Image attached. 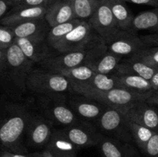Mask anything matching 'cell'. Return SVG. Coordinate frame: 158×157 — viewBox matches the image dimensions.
I'll return each mask as SVG.
<instances>
[{
	"label": "cell",
	"instance_id": "ffe728a7",
	"mask_svg": "<svg viewBox=\"0 0 158 157\" xmlns=\"http://www.w3.org/2000/svg\"><path fill=\"white\" fill-rule=\"evenodd\" d=\"M45 18L51 28L74 19L71 0H59L49 5Z\"/></svg>",
	"mask_w": 158,
	"mask_h": 157
},
{
	"label": "cell",
	"instance_id": "4fadbf2b",
	"mask_svg": "<svg viewBox=\"0 0 158 157\" xmlns=\"http://www.w3.org/2000/svg\"><path fill=\"white\" fill-rule=\"evenodd\" d=\"M89 23L104 41L120 29L106 0H100Z\"/></svg>",
	"mask_w": 158,
	"mask_h": 157
},
{
	"label": "cell",
	"instance_id": "8d00e7d4",
	"mask_svg": "<svg viewBox=\"0 0 158 157\" xmlns=\"http://www.w3.org/2000/svg\"><path fill=\"white\" fill-rule=\"evenodd\" d=\"M13 7V0H0V21Z\"/></svg>",
	"mask_w": 158,
	"mask_h": 157
},
{
	"label": "cell",
	"instance_id": "d6a6232c",
	"mask_svg": "<svg viewBox=\"0 0 158 157\" xmlns=\"http://www.w3.org/2000/svg\"><path fill=\"white\" fill-rule=\"evenodd\" d=\"M143 153L148 157H158V132H156L148 142Z\"/></svg>",
	"mask_w": 158,
	"mask_h": 157
},
{
	"label": "cell",
	"instance_id": "5bb4252c",
	"mask_svg": "<svg viewBox=\"0 0 158 157\" xmlns=\"http://www.w3.org/2000/svg\"><path fill=\"white\" fill-rule=\"evenodd\" d=\"M14 42L29 59L38 66L56 52L46 38H15Z\"/></svg>",
	"mask_w": 158,
	"mask_h": 157
},
{
	"label": "cell",
	"instance_id": "7402d4cb",
	"mask_svg": "<svg viewBox=\"0 0 158 157\" xmlns=\"http://www.w3.org/2000/svg\"><path fill=\"white\" fill-rule=\"evenodd\" d=\"M157 69L134 57H130L121 60L114 74L137 75L151 80Z\"/></svg>",
	"mask_w": 158,
	"mask_h": 157
},
{
	"label": "cell",
	"instance_id": "e0dca14e",
	"mask_svg": "<svg viewBox=\"0 0 158 157\" xmlns=\"http://www.w3.org/2000/svg\"><path fill=\"white\" fill-rule=\"evenodd\" d=\"M48 6L12 7L0 21V24L14 26L30 20L45 18Z\"/></svg>",
	"mask_w": 158,
	"mask_h": 157
},
{
	"label": "cell",
	"instance_id": "74e56055",
	"mask_svg": "<svg viewBox=\"0 0 158 157\" xmlns=\"http://www.w3.org/2000/svg\"><path fill=\"white\" fill-rule=\"evenodd\" d=\"M127 2L134 3L137 5H145L154 7H158V0H125Z\"/></svg>",
	"mask_w": 158,
	"mask_h": 157
},
{
	"label": "cell",
	"instance_id": "ba28073f",
	"mask_svg": "<svg viewBox=\"0 0 158 157\" xmlns=\"http://www.w3.org/2000/svg\"><path fill=\"white\" fill-rule=\"evenodd\" d=\"M107 49L123 58H130L144 48L137 32L120 29L105 40Z\"/></svg>",
	"mask_w": 158,
	"mask_h": 157
},
{
	"label": "cell",
	"instance_id": "603a6c76",
	"mask_svg": "<svg viewBox=\"0 0 158 157\" xmlns=\"http://www.w3.org/2000/svg\"><path fill=\"white\" fill-rule=\"evenodd\" d=\"M72 92H80L82 91H99L105 92L117 87V82L114 78V74L95 73V75L89 80L83 84L71 85Z\"/></svg>",
	"mask_w": 158,
	"mask_h": 157
},
{
	"label": "cell",
	"instance_id": "f546056e",
	"mask_svg": "<svg viewBox=\"0 0 158 157\" xmlns=\"http://www.w3.org/2000/svg\"><path fill=\"white\" fill-rule=\"evenodd\" d=\"M130 126H131V132H132L134 143L143 152L148 142L157 132H155L146 126L131 121H130Z\"/></svg>",
	"mask_w": 158,
	"mask_h": 157
},
{
	"label": "cell",
	"instance_id": "d590c367",
	"mask_svg": "<svg viewBox=\"0 0 158 157\" xmlns=\"http://www.w3.org/2000/svg\"><path fill=\"white\" fill-rule=\"evenodd\" d=\"M0 157H40V152L21 153V152H15L6 149L0 152Z\"/></svg>",
	"mask_w": 158,
	"mask_h": 157
},
{
	"label": "cell",
	"instance_id": "4316f807",
	"mask_svg": "<svg viewBox=\"0 0 158 157\" xmlns=\"http://www.w3.org/2000/svg\"><path fill=\"white\" fill-rule=\"evenodd\" d=\"M100 2V0H71L75 18L89 22Z\"/></svg>",
	"mask_w": 158,
	"mask_h": 157
},
{
	"label": "cell",
	"instance_id": "60d3db41",
	"mask_svg": "<svg viewBox=\"0 0 158 157\" xmlns=\"http://www.w3.org/2000/svg\"><path fill=\"white\" fill-rule=\"evenodd\" d=\"M6 49H2V48H0V66L2 64L3 61L5 59V57H6Z\"/></svg>",
	"mask_w": 158,
	"mask_h": 157
},
{
	"label": "cell",
	"instance_id": "6da1fadb",
	"mask_svg": "<svg viewBox=\"0 0 158 157\" xmlns=\"http://www.w3.org/2000/svg\"><path fill=\"white\" fill-rule=\"evenodd\" d=\"M35 109L34 99L16 101L0 95V144L6 149L27 153L26 132Z\"/></svg>",
	"mask_w": 158,
	"mask_h": 157
},
{
	"label": "cell",
	"instance_id": "277c9868",
	"mask_svg": "<svg viewBox=\"0 0 158 157\" xmlns=\"http://www.w3.org/2000/svg\"><path fill=\"white\" fill-rule=\"evenodd\" d=\"M104 40L99 35L83 49L67 52H55L50 57L45 59L39 66L49 71L60 73L62 71L85 65L94 55Z\"/></svg>",
	"mask_w": 158,
	"mask_h": 157
},
{
	"label": "cell",
	"instance_id": "7c38bea8",
	"mask_svg": "<svg viewBox=\"0 0 158 157\" xmlns=\"http://www.w3.org/2000/svg\"><path fill=\"white\" fill-rule=\"evenodd\" d=\"M97 35L98 34L93 29L89 22L81 21L54 46L53 49L57 52L80 50L86 47Z\"/></svg>",
	"mask_w": 158,
	"mask_h": 157
},
{
	"label": "cell",
	"instance_id": "d6986e66",
	"mask_svg": "<svg viewBox=\"0 0 158 157\" xmlns=\"http://www.w3.org/2000/svg\"><path fill=\"white\" fill-rule=\"evenodd\" d=\"M12 28L15 38H46L51 27L45 18L30 20Z\"/></svg>",
	"mask_w": 158,
	"mask_h": 157
},
{
	"label": "cell",
	"instance_id": "9c48e42d",
	"mask_svg": "<svg viewBox=\"0 0 158 157\" xmlns=\"http://www.w3.org/2000/svg\"><path fill=\"white\" fill-rule=\"evenodd\" d=\"M55 129L52 123L35 108L26 129L25 139L26 148H46Z\"/></svg>",
	"mask_w": 158,
	"mask_h": 157
},
{
	"label": "cell",
	"instance_id": "52a82bcc",
	"mask_svg": "<svg viewBox=\"0 0 158 157\" xmlns=\"http://www.w3.org/2000/svg\"><path fill=\"white\" fill-rule=\"evenodd\" d=\"M154 91V90H153ZM152 92V91H151ZM151 92L147 93L133 92L123 88H114L109 91H82L77 92L85 96L90 97L94 99L104 103L107 106L125 113L127 109L137 101H145Z\"/></svg>",
	"mask_w": 158,
	"mask_h": 157
},
{
	"label": "cell",
	"instance_id": "4dcf8cb0",
	"mask_svg": "<svg viewBox=\"0 0 158 157\" xmlns=\"http://www.w3.org/2000/svg\"><path fill=\"white\" fill-rule=\"evenodd\" d=\"M132 57L153 67L158 68V46L143 48Z\"/></svg>",
	"mask_w": 158,
	"mask_h": 157
},
{
	"label": "cell",
	"instance_id": "836d02e7",
	"mask_svg": "<svg viewBox=\"0 0 158 157\" xmlns=\"http://www.w3.org/2000/svg\"><path fill=\"white\" fill-rule=\"evenodd\" d=\"M46 0H13V7H34L48 6Z\"/></svg>",
	"mask_w": 158,
	"mask_h": 157
},
{
	"label": "cell",
	"instance_id": "e575fe53",
	"mask_svg": "<svg viewBox=\"0 0 158 157\" xmlns=\"http://www.w3.org/2000/svg\"><path fill=\"white\" fill-rule=\"evenodd\" d=\"M140 38L144 48L158 46V32H153L148 35H140Z\"/></svg>",
	"mask_w": 158,
	"mask_h": 157
},
{
	"label": "cell",
	"instance_id": "f1b7e54d",
	"mask_svg": "<svg viewBox=\"0 0 158 157\" xmlns=\"http://www.w3.org/2000/svg\"><path fill=\"white\" fill-rule=\"evenodd\" d=\"M81 21L82 20L74 18L71 21L67 22L57 25V26L51 28L49 33H48L47 37H46V40H47L49 46L53 49L54 46L62 38H64L65 35H67L70 31H72L77 25L80 24Z\"/></svg>",
	"mask_w": 158,
	"mask_h": 157
},
{
	"label": "cell",
	"instance_id": "44dd1931",
	"mask_svg": "<svg viewBox=\"0 0 158 157\" xmlns=\"http://www.w3.org/2000/svg\"><path fill=\"white\" fill-rule=\"evenodd\" d=\"M103 157H135L132 143H127L104 135L97 145Z\"/></svg>",
	"mask_w": 158,
	"mask_h": 157
},
{
	"label": "cell",
	"instance_id": "f35d334b",
	"mask_svg": "<svg viewBox=\"0 0 158 157\" xmlns=\"http://www.w3.org/2000/svg\"><path fill=\"white\" fill-rule=\"evenodd\" d=\"M145 102L151 106H158V90L152 91Z\"/></svg>",
	"mask_w": 158,
	"mask_h": 157
},
{
	"label": "cell",
	"instance_id": "9a60e30c",
	"mask_svg": "<svg viewBox=\"0 0 158 157\" xmlns=\"http://www.w3.org/2000/svg\"><path fill=\"white\" fill-rule=\"evenodd\" d=\"M129 121L149 128L158 132V109L145 101H137L125 112Z\"/></svg>",
	"mask_w": 158,
	"mask_h": 157
},
{
	"label": "cell",
	"instance_id": "5b68a950",
	"mask_svg": "<svg viewBox=\"0 0 158 157\" xmlns=\"http://www.w3.org/2000/svg\"><path fill=\"white\" fill-rule=\"evenodd\" d=\"M28 92L35 95L67 93L72 92L71 83L64 75L38 66L34 68L27 79Z\"/></svg>",
	"mask_w": 158,
	"mask_h": 157
},
{
	"label": "cell",
	"instance_id": "2e32d148",
	"mask_svg": "<svg viewBox=\"0 0 158 157\" xmlns=\"http://www.w3.org/2000/svg\"><path fill=\"white\" fill-rule=\"evenodd\" d=\"M122 59V57L108 50L104 42L85 65L90 67L96 73L112 75L115 73Z\"/></svg>",
	"mask_w": 158,
	"mask_h": 157
},
{
	"label": "cell",
	"instance_id": "7a4b0ae2",
	"mask_svg": "<svg viewBox=\"0 0 158 157\" xmlns=\"http://www.w3.org/2000/svg\"><path fill=\"white\" fill-rule=\"evenodd\" d=\"M35 66L15 42L7 48L0 66V89L4 95L16 101L23 100L28 92V77Z\"/></svg>",
	"mask_w": 158,
	"mask_h": 157
},
{
	"label": "cell",
	"instance_id": "8fae6325",
	"mask_svg": "<svg viewBox=\"0 0 158 157\" xmlns=\"http://www.w3.org/2000/svg\"><path fill=\"white\" fill-rule=\"evenodd\" d=\"M60 129L73 143L80 149L97 146L104 136L95 125L82 120Z\"/></svg>",
	"mask_w": 158,
	"mask_h": 157
},
{
	"label": "cell",
	"instance_id": "ee69618b",
	"mask_svg": "<svg viewBox=\"0 0 158 157\" xmlns=\"http://www.w3.org/2000/svg\"><path fill=\"white\" fill-rule=\"evenodd\" d=\"M153 32H158V28H157V29H156L154 31V32H152V33H153Z\"/></svg>",
	"mask_w": 158,
	"mask_h": 157
},
{
	"label": "cell",
	"instance_id": "30bf717a",
	"mask_svg": "<svg viewBox=\"0 0 158 157\" xmlns=\"http://www.w3.org/2000/svg\"><path fill=\"white\" fill-rule=\"evenodd\" d=\"M66 100L79 120L93 124L97 122L103 111L108 107L101 102L75 92L66 93Z\"/></svg>",
	"mask_w": 158,
	"mask_h": 157
},
{
	"label": "cell",
	"instance_id": "ab89813d",
	"mask_svg": "<svg viewBox=\"0 0 158 157\" xmlns=\"http://www.w3.org/2000/svg\"><path fill=\"white\" fill-rule=\"evenodd\" d=\"M150 81H151L154 90H158V69Z\"/></svg>",
	"mask_w": 158,
	"mask_h": 157
},
{
	"label": "cell",
	"instance_id": "cb8c5ba5",
	"mask_svg": "<svg viewBox=\"0 0 158 157\" xmlns=\"http://www.w3.org/2000/svg\"><path fill=\"white\" fill-rule=\"evenodd\" d=\"M114 75L119 88L140 93H147L154 90L151 81L140 75L131 74H114Z\"/></svg>",
	"mask_w": 158,
	"mask_h": 157
},
{
	"label": "cell",
	"instance_id": "83f0119b",
	"mask_svg": "<svg viewBox=\"0 0 158 157\" xmlns=\"http://www.w3.org/2000/svg\"><path fill=\"white\" fill-rule=\"evenodd\" d=\"M60 73L64 75L70 82L71 85H79L85 83L90 79L96 72L86 65H81L62 71Z\"/></svg>",
	"mask_w": 158,
	"mask_h": 157
},
{
	"label": "cell",
	"instance_id": "3957f363",
	"mask_svg": "<svg viewBox=\"0 0 158 157\" xmlns=\"http://www.w3.org/2000/svg\"><path fill=\"white\" fill-rule=\"evenodd\" d=\"M34 103L37 110L56 128L69 126L79 120L68 105L66 93L35 95Z\"/></svg>",
	"mask_w": 158,
	"mask_h": 157
},
{
	"label": "cell",
	"instance_id": "1f68e13d",
	"mask_svg": "<svg viewBox=\"0 0 158 157\" xmlns=\"http://www.w3.org/2000/svg\"><path fill=\"white\" fill-rule=\"evenodd\" d=\"M15 39V36L10 26L0 24V48L7 49L12 46Z\"/></svg>",
	"mask_w": 158,
	"mask_h": 157
},
{
	"label": "cell",
	"instance_id": "7bdbcfd3",
	"mask_svg": "<svg viewBox=\"0 0 158 157\" xmlns=\"http://www.w3.org/2000/svg\"><path fill=\"white\" fill-rule=\"evenodd\" d=\"M46 2L48 3V4H49V6L50 4H52V3H53V2H57V1H59V0H46Z\"/></svg>",
	"mask_w": 158,
	"mask_h": 157
},
{
	"label": "cell",
	"instance_id": "d4e9b609",
	"mask_svg": "<svg viewBox=\"0 0 158 157\" xmlns=\"http://www.w3.org/2000/svg\"><path fill=\"white\" fill-rule=\"evenodd\" d=\"M119 28L130 29L134 15L127 6L125 0H106Z\"/></svg>",
	"mask_w": 158,
	"mask_h": 157
},
{
	"label": "cell",
	"instance_id": "ac0fdd59",
	"mask_svg": "<svg viewBox=\"0 0 158 157\" xmlns=\"http://www.w3.org/2000/svg\"><path fill=\"white\" fill-rule=\"evenodd\" d=\"M54 157H77L80 148L73 143L60 128L54 129L50 140L45 148Z\"/></svg>",
	"mask_w": 158,
	"mask_h": 157
},
{
	"label": "cell",
	"instance_id": "8992f818",
	"mask_svg": "<svg viewBox=\"0 0 158 157\" xmlns=\"http://www.w3.org/2000/svg\"><path fill=\"white\" fill-rule=\"evenodd\" d=\"M94 125L106 136L123 143H134L129 119L117 109L108 106Z\"/></svg>",
	"mask_w": 158,
	"mask_h": 157
},
{
	"label": "cell",
	"instance_id": "484cf974",
	"mask_svg": "<svg viewBox=\"0 0 158 157\" xmlns=\"http://www.w3.org/2000/svg\"><path fill=\"white\" fill-rule=\"evenodd\" d=\"M158 28V7L151 10L144 11L135 15L131 29L135 32L150 30L154 32Z\"/></svg>",
	"mask_w": 158,
	"mask_h": 157
},
{
	"label": "cell",
	"instance_id": "b9f144b4",
	"mask_svg": "<svg viewBox=\"0 0 158 157\" xmlns=\"http://www.w3.org/2000/svg\"><path fill=\"white\" fill-rule=\"evenodd\" d=\"M40 157H54V156L49 150H47L46 149H44L41 152H40Z\"/></svg>",
	"mask_w": 158,
	"mask_h": 157
}]
</instances>
